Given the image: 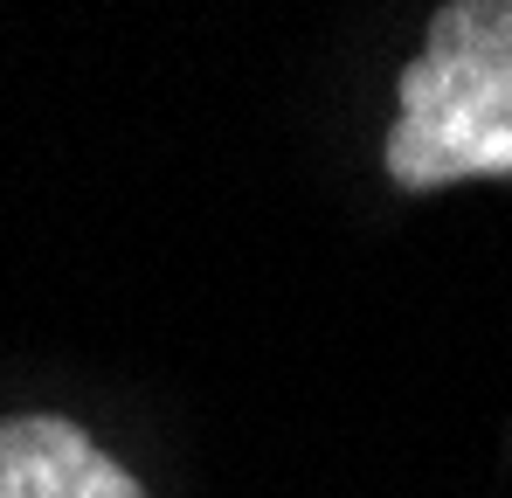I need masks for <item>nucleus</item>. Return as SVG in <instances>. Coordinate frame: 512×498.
Masks as SVG:
<instances>
[{"mask_svg": "<svg viewBox=\"0 0 512 498\" xmlns=\"http://www.w3.org/2000/svg\"><path fill=\"white\" fill-rule=\"evenodd\" d=\"M77 498H146L139 492V478L125 471V464H111L104 450L84 464V478H77Z\"/></svg>", "mask_w": 512, "mask_h": 498, "instance_id": "obj_2", "label": "nucleus"}, {"mask_svg": "<svg viewBox=\"0 0 512 498\" xmlns=\"http://www.w3.org/2000/svg\"><path fill=\"white\" fill-rule=\"evenodd\" d=\"M381 166L402 194L512 180V0H450L429 14L423 56L395 83Z\"/></svg>", "mask_w": 512, "mask_h": 498, "instance_id": "obj_1", "label": "nucleus"}]
</instances>
